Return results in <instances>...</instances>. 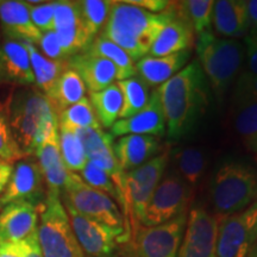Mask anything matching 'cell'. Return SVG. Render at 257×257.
<instances>
[{
  "mask_svg": "<svg viewBox=\"0 0 257 257\" xmlns=\"http://www.w3.org/2000/svg\"><path fill=\"white\" fill-rule=\"evenodd\" d=\"M157 89L166 118L167 136L172 141L181 140L191 133L206 108V76L194 60Z\"/></svg>",
  "mask_w": 257,
  "mask_h": 257,
  "instance_id": "obj_1",
  "label": "cell"
},
{
  "mask_svg": "<svg viewBox=\"0 0 257 257\" xmlns=\"http://www.w3.org/2000/svg\"><path fill=\"white\" fill-rule=\"evenodd\" d=\"M173 17L170 3L162 14H152L124 0L112 2L100 36L120 47L134 61H140L149 54L161 30Z\"/></svg>",
  "mask_w": 257,
  "mask_h": 257,
  "instance_id": "obj_2",
  "label": "cell"
},
{
  "mask_svg": "<svg viewBox=\"0 0 257 257\" xmlns=\"http://www.w3.org/2000/svg\"><path fill=\"white\" fill-rule=\"evenodd\" d=\"M12 134L25 156H35L38 147L59 128V118L43 93L35 88L16 89L9 101Z\"/></svg>",
  "mask_w": 257,
  "mask_h": 257,
  "instance_id": "obj_3",
  "label": "cell"
},
{
  "mask_svg": "<svg viewBox=\"0 0 257 257\" xmlns=\"http://www.w3.org/2000/svg\"><path fill=\"white\" fill-rule=\"evenodd\" d=\"M198 62L210 81L218 98H221L229 86L238 78L245 49L240 42L220 38L205 31L198 35L195 42Z\"/></svg>",
  "mask_w": 257,
  "mask_h": 257,
  "instance_id": "obj_4",
  "label": "cell"
},
{
  "mask_svg": "<svg viewBox=\"0 0 257 257\" xmlns=\"http://www.w3.org/2000/svg\"><path fill=\"white\" fill-rule=\"evenodd\" d=\"M218 217L238 213L257 201V172L240 163H226L214 175L208 192Z\"/></svg>",
  "mask_w": 257,
  "mask_h": 257,
  "instance_id": "obj_5",
  "label": "cell"
},
{
  "mask_svg": "<svg viewBox=\"0 0 257 257\" xmlns=\"http://www.w3.org/2000/svg\"><path fill=\"white\" fill-rule=\"evenodd\" d=\"M169 160L170 150L166 149L144 165L124 174L119 208L126 224L128 238H131L135 229L141 225L144 208L162 180Z\"/></svg>",
  "mask_w": 257,
  "mask_h": 257,
  "instance_id": "obj_6",
  "label": "cell"
},
{
  "mask_svg": "<svg viewBox=\"0 0 257 257\" xmlns=\"http://www.w3.org/2000/svg\"><path fill=\"white\" fill-rule=\"evenodd\" d=\"M37 233L43 257H85L70 225L61 193L47 189Z\"/></svg>",
  "mask_w": 257,
  "mask_h": 257,
  "instance_id": "obj_7",
  "label": "cell"
},
{
  "mask_svg": "<svg viewBox=\"0 0 257 257\" xmlns=\"http://www.w3.org/2000/svg\"><path fill=\"white\" fill-rule=\"evenodd\" d=\"M61 199L82 216L126 232L124 216L117 202L106 193L85 184L75 173H72L66 187L61 191Z\"/></svg>",
  "mask_w": 257,
  "mask_h": 257,
  "instance_id": "obj_8",
  "label": "cell"
},
{
  "mask_svg": "<svg viewBox=\"0 0 257 257\" xmlns=\"http://www.w3.org/2000/svg\"><path fill=\"white\" fill-rule=\"evenodd\" d=\"M256 243L257 201L238 213L218 217V257H248Z\"/></svg>",
  "mask_w": 257,
  "mask_h": 257,
  "instance_id": "obj_9",
  "label": "cell"
},
{
  "mask_svg": "<svg viewBox=\"0 0 257 257\" xmlns=\"http://www.w3.org/2000/svg\"><path fill=\"white\" fill-rule=\"evenodd\" d=\"M193 191L175 173L160 181L143 211L141 225L155 226L187 213Z\"/></svg>",
  "mask_w": 257,
  "mask_h": 257,
  "instance_id": "obj_10",
  "label": "cell"
},
{
  "mask_svg": "<svg viewBox=\"0 0 257 257\" xmlns=\"http://www.w3.org/2000/svg\"><path fill=\"white\" fill-rule=\"evenodd\" d=\"M187 223V213L155 225H138L130 242L138 257H178Z\"/></svg>",
  "mask_w": 257,
  "mask_h": 257,
  "instance_id": "obj_11",
  "label": "cell"
},
{
  "mask_svg": "<svg viewBox=\"0 0 257 257\" xmlns=\"http://www.w3.org/2000/svg\"><path fill=\"white\" fill-rule=\"evenodd\" d=\"M85 257H112L120 244L130 240L123 229H114L82 216L63 204Z\"/></svg>",
  "mask_w": 257,
  "mask_h": 257,
  "instance_id": "obj_12",
  "label": "cell"
},
{
  "mask_svg": "<svg viewBox=\"0 0 257 257\" xmlns=\"http://www.w3.org/2000/svg\"><path fill=\"white\" fill-rule=\"evenodd\" d=\"M218 217L205 208H192L178 257H218Z\"/></svg>",
  "mask_w": 257,
  "mask_h": 257,
  "instance_id": "obj_13",
  "label": "cell"
},
{
  "mask_svg": "<svg viewBox=\"0 0 257 257\" xmlns=\"http://www.w3.org/2000/svg\"><path fill=\"white\" fill-rule=\"evenodd\" d=\"M46 195L47 186L40 165L35 156H27L14 165L8 187L0 197V208L18 200L31 201L40 207Z\"/></svg>",
  "mask_w": 257,
  "mask_h": 257,
  "instance_id": "obj_14",
  "label": "cell"
},
{
  "mask_svg": "<svg viewBox=\"0 0 257 257\" xmlns=\"http://www.w3.org/2000/svg\"><path fill=\"white\" fill-rule=\"evenodd\" d=\"M81 141L86 157L88 162L104 170L111 176L119 192L120 202V188L123 185L125 173L120 169L113 152V137L110 133H106L104 128H81L76 131ZM119 206V204H118Z\"/></svg>",
  "mask_w": 257,
  "mask_h": 257,
  "instance_id": "obj_15",
  "label": "cell"
},
{
  "mask_svg": "<svg viewBox=\"0 0 257 257\" xmlns=\"http://www.w3.org/2000/svg\"><path fill=\"white\" fill-rule=\"evenodd\" d=\"M166 131V118L157 88L150 93L149 101L142 110L126 119H118L110 127V134L113 138L126 135L162 137Z\"/></svg>",
  "mask_w": 257,
  "mask_h": 257,
  "instance_id": "obj_16",
  "label": "cell"
},
{
  "mask_svg": "<svg viewBox=\"0 0 257 257\" xmlns=\"http://www.w3.org/2000/svg\"><path fill=\"white\" fill-rule=\"evenodd\" d=\"M40 207L18 200L0 208V244L18 243L37 231Z\"/></svg>",
  "mask_w": 257,
  "mask_h": 257,
  "instance_id": "obj_17",
  "label": "cell"
},
{
  "mask_svg": "<svg viewBox=\"0 0 257 257\" xmlns=\"http://www.w3.org/2000/svg\"><path fill=\"white\" fill-rule=\"evenodd\" d=\"M0 81L18 87H30L35 83L30 53L23 42L5 38L0 44Z\"/></svg>",
  "mask_w": 257,
  "mask_h": 257,
  "instance_id": "obj_18",
  "label": "cell"
},
{
  "mask_svg": "<svg viewBox=\"0 0 257 257\" xmlns=\"http://www.w3.org/2000/svg\"><path fill=\"white\" fill-rule=\"evenodd\" d=\"M0 27L5 37L23 43L37 44L42 32L32 23L25 2H0Z\"/></svg>",
  "mask_w": 257,
  "mask_h": 257,
  "instance_id": "obj_19",
  "label": "cell"
},
{
  "mask_svg": "<svg viewBox=\"0 0 257 257\" xmlns=\"http://www.w3.org/2000/svg\"><path fill=\"white\" fill-rule=\"evenodd\" d=\"M68 64L79 74L89 93L108 87L117 79V68L111 61L87 50L70 57Z\"/></svg>",
  "mask_w": 257,
  "mask_h": 257,
  "instance_id": "obj_20",
  "label": "cell"
},
{
  "mask_svg": "<svg viewBox=\"0 0 257 257\" xmlns=\"http://www.w3.org/2000/svg\"><path fill=\"white\" fill-rule=\"evenodd\" d=\"M41 172L43 174L47 189L60 192L66 187L69 181L72 172L64 166V162L60 152L59 128L53 131L47 140L38 147L35 154Z\"/></svg>",
  "mask_w": 257,
  "mask_h": 257,
  "instance_id": "obj_21",
  "label": "cell"
},
{
  "mask_svg": "<svg viewBox=\"0 0 257 257\" xmlns=\"http://www.w3.org/2000/svg\"><path fill=\"white\" fill-rule=\"evenodd\" d=\"M160 141L154 136L126 135L113 143L114 156L124 173L141 167L160 152Z\"/></svg>",
  "mask_w": 257,
  "mask_h": 257,
  "instance_id": "obj_22",
  "label": "cell"
},
{
  "mask_svg": "<svg viewBox=\"0 0 257 257\" xmlns=\"http://www.w3.org/2000/svg\"><path fill=\"white\" fill-rule=\"evenodd\" d=\"M212 25L220 36L231 40L245 37L250 30L246 2L244 0L214 2Z\"/></svg>",
  "mask_w": 257,
  "mask_h": 257,
  "instance_id": "obj_23",
  "label": "cell"
},
{
  "mask_svg": "<svg viewBox=\"0 0 257 257\" xmlns=\"http://www.w3.org/2000/svg\"><path fill=\"white\" fill-rule=\"evenodd\" d=\"M191 50L180 51L168 56H144L136 63V74L149 87L162 85L187 66Z\"/></svg>",
  "mask_w": 257,
  "mask_h": 257,
  "instance_id": "obj_24",
  "label": "cell"
},
{
  "mask_svg": "<svg viewBox=\"0 0 257 257\" xmlns=\"http://www.w3.org/2000/svg\"><path fill=\"white\" fill-rule=\"evenodd\" d=\"M193 42L194 31L192 27L174 14V17L163 27L159 36L156 37L149 54L154 57L168 56L180 51L189 50V48L193 46Z\"/></svg>",
  "mask_w": 257,
  "mask_h": 257,
  "instance_id": "obj_25",
  "label": "cell"
},
{
  "mask_svg": "<svg viewBox=\"0 0 257 257\" xmlns=\"http://www.w3.org/2000/svg\"><path fill=\"white\" fill-rule=\"evenodd\" d=\"M86 92H87V88L82 79L75 70L68 67L57 80L55 87L47 98L53 110L59 115L69 106L76 104L85 98Z\"/></svg>",
  "mask_w": 257,
  "mask_h": 257,
  "instance_id": "obj_26",
  "label": "cell"
},
{
  "mask_svg": "<svg viewBox=\"0 0 257 257\" xmlns=\"http://www.w3.org/2000/svg\"><path fill=\"white\" fill-rule=\"evenodd\" d=\"M27 44L29 53H30L31 67L35 76V83L40 92L48 96L55 87L57 80L62 75L64 70L69 67L68 60L54 61L47 59L40 50L35 47V44Z\"/></svg>",
  "mask_w": 257,
  "mask_h": 257,
  "instance_id": "obj_27",
  "label": "cell"
},
{
  "mask_svg": "<svg viewBox=\"0 0 257 257\" xmlns=\"http://www.w3.org/2000/svg\"><path fill=\"white\" fill-rule=\"evenodd\" d=\"M172 159L174 161L175 174L192 191L195 187H198L207 166L205 154L197 148L188 147L176 150L172 155Z\"/></svg>",
  "mask_w": 257,
  "mask_h": 257,
  "instance_id": "obj_28",
  "label": "cell"
},
{
  "mask_svg": "<svg viewBox=\"0 0 257 257\" xmlns=\"http://www.w3.org/2000/svg\"><path fill=\"white\" fill-rule=\"evenodd\" d=\"M89 101L101 127H111L119 119L123 95L117 83H112L99 92L89 93Z\"/></svg>",
  "mask_w": 257,
  "mask_h": 257,
  "instance_id": "obj_29",
  "label": "cell"
},
{
  "mask_svg": "<svg viewBox=\"0 0 257 257\" xmlns=\"http://www.w3.org/2000/svg\"><path fill=\"white\" fill-rule=\"evenodd\" d=\"M174 14L191 25L195 34L211 31L214 2L212 0H185L170 3Z\"/></svg>",
  "mask_w": 257,
  "mask_h": 257,
  "instance_id": "obj_30",
  "label": "cell"
},
{
  "mask_svg": "<svg viewBox=\"0 0 257 257\" xmlns=\"http://www.w3.org/2000/svg\"><path fill=\"white\" fill-rule=\"evenodd\" d=\"M94 55L101 56L104 59L111 61L117 68V80H126L136 75V67L134 64V60L127 55L117 44L112 43L111 41L106 40L101 36H96L92 44L86 49Z\"/></svg>",
  "mask_w": 257,
  "mask_h": 257,
  "instance_id": "obj_31",
  "label": "cell"
},
{
  "mask_svg": "<svg viewBox=\"0 0 257 257\" xmlns=\"http://www.w3.org/2000/svg\"><path fill=\"white\" fill-rule=\"evenodd\" d=\"M117 85L123 95V106H121L119 119H126L131 115L136 114L149 101V86L140 76L121 80L117 82Z\"/></svg>",
  "mask_w": 257,
  "mask_h": 257,
  "instance_id": "obj_32",
  "label": "cell"
},
{
  "mask_svg": "<svg viewBox=\"0 0 257 257\" xmlns=\"http://www.w3.org/2000/svg\"><path fill=\"white\" fill-rule=\"evenodd\" d=\"M57 118H59V127L68 128V130L72 131H78L81 130V128L88 127H101L87 96H85L79 102L69 106L68 108L61 112L57 115Z\"/></svg>",
  "mask_w": 257,
  "mask_h": 257,
  "instance_id": "obj_33",
  "label": "cell"
},
{
  "mask_svg": "<svg viewBox=\"0 0 257 257\" xmlns=\"http://www.w3.org/2000/svg\"><path fill=\"white\" fill-rule=\"evenodd\" d=\"M78 4L83 30L92 44V42L96 38V35L102 30L106 21H107L112 2L82 0V2H78Z\"/></svg>",
  "mask_w": 257,
  "mask_h": 257,
  "instance_id": "obj_34",
  "label": "cell"
},
{
  "mask_svg": "<svg viewBox=\"0 0 257 257\" xmlns=\"http://www.w3.org/2000/svg\"><path fill=\"white\" fill-rule=\"evenodd\" d=\"M60 152L66 168L72 173H80L87 165L85 149L76 131L59 127Z\"/></svg>",
  "mask_w": 257,
  "mask_h": 257,
  "instance_id": "obj_35",
  "label": "cell"
},
{
  "mask_svg": "<svg viewBox=\"0 0 257 257\" xmlns=\"http://www.w3.org/2000/svg\"><path fill=\"white\" fill-rule=\"evenodd\" d=\"M236 102L234 127L246 142L257 136V99H243Z\"/></svg>",
  "mask_w": 257,
  "mask_h": 257,
  "instance_id": "obj_36",
  "label": "cell"
},
{
  "mask_svg": "<svg viewBox=\"0 0 257 257\" xmlns=\"http://www.w3.org/2000/svg\"><path fill=\"white\" fill-rule=\"evenodd\" d=\"M27 157L16 142L9 120L8 106L0 104V160L14 163Z\"/></svg>",
  "mask_w": 257,
  "mask_h": 257,
  "instance_id": "obj_37",
  "label": "cell"
},
{
  "mask_svg": "<svg viewBox=\"0 0 257 257\" xmlns=\"http://www.w3.org/2000/svg\"><path fill=\"white\" fill-rule=\"evenodd\" d=\"M80 178L83 180L85 184L98 189V191L106 193L114 201H117V204H119V192H118L117 186H115L113 180L111 179V176L99 167H96L91 162H87L85 168L80 172Z\"/></svg>",
  "mask_w": 257,
  "mask_h": 257,
  "instance_id": "obj_38",
  "label": "cell"
},
{
  "mask_svg": "<svg viewBox=\"0 0 257 257\" xmlns=\"http://www.w3.org/2000/svg\"><path fill=\"white\" fill-rule=\"evenodd\" d=\"M27 5L32 23L42 34L48 31H54V9H55V2L42 3L40 5H31L27 3Z\"/></svg>",
  "mask_w": 257,
  "mask_h": 257,
  "instance_id": "obj_39",
  "label": "cell"
},
{
  "mask_svg": "<svg viewBox=\"0 0 257 257\" xmlns=\"http://www.w3.org/2000/svg\"><path fill=\"white\" fill-rule=\"evenodd\" d=\"M38 47H40L41 53L43 54L47 59L54 61H66L68 60L64 55L62 48L57 38L55 31H48L42 34V37L38 42Z\"/></svg>",
  "mask_w": 257,
  "mask_h": 257,
  "instance_id": "obj_40",
  "label": "cell"
},
{
  "mask_svg": "<svg viewBox=\"0 0 257 257\" xmlns=\"http://www.w3.org/2000/svg\"><path fill=\"white\" fill-rule=\"evenodd\" d=\"M234 98L236 100L257 99V74L250 72L239 74L234 87Z\"/></svg>",
  "mask_w": 257,
  "mask_h": 257,
  "instance_id": "obj_41",
  "label": "cell"
},
{
  "mask_svg": "<svg viewBox=\"0 0 257 257\" xmlns=\"http://www.w3.org/2000/svg\"><path fill=\"white\" fill-rule=\"evenodd\" d=\"M244 43L250 73L257 74V29H251L248 32L244 37Z\"/></svg>",
  "mask_w": 257,
  "mask_h": 257,
  "instance_id": "obj_42",
  "label": "cell"
},
{
  "mask_svg": "<svg viewBox=\"0 0 257 257\" xmlns=\"http://www.w3.org/2000/svg\"><path fill=\"white\" fill-rule=\"evenodd\" d=\"M124 2L152 12V14H162L168 9L170 3L166 0H124Z\"/></svg>",
  "mask_w": 257,
  "mask_h": 257,
  "instance_id": "obj_43",
  "label": "cell"
},
{
  "mask_svg": "<svg viewBox=\"0 0 257 257\" xmlns=\"http://www.w3.org/2000/svg\"><path fill=\"white\" fill-rule=\"evenodd\" d=\"M22 245H23L24 257H43L40 242H38L37 231H35L34 233L30 234L28 238L22 240Z\"/></svg>",
  "mask_w": 257,
  "mask_h": 257,
  "instance_id": "obj_44",
  "label": "cell"
},
{
  "mask_svg": "<svg viewBox=\"0 0 257 257\" xmlns=\"http://www.w3.org/2000/svg\"><path fill=\"white\" fill-rule=\"evenodd\" d=\"M0 257H24L22 242L0 244Z\"/></svg>",
  "mask_w": 257,
  "mask_h": 257,
  "instance_id": "obj_45",
  "label": "cell"
},
{
  "mask_svg": "<svg viewBox=\"0 0 257 257\" xmlns=\"http://www.w3.org/2000/svg\"><path fill=\"white\" fill-rule=\"evenodd\" d=\"M12 170H14V165L12 163L0 161V197H2L3 193L5 192L6 187H8Z\"/></svg>",
  "mask_w": 257,
  "mask_h": 257,
  "instance_id": "obj_46",
  "label": "cell"
},
{
  "mask_svg": "<svg viewBox=\"0 0 257 257\" xmlns=\"http://www.w3.org/2000/svg\"><path fill=\"white\" fill-rule=\"evenodd\" d=\"M246 11H248L249 29L250 30L257 29V0H248L246 2Z\"/></svg>",
  "mask_w": 257,
  "mask_h": 257,
  "instance_id": "obj_47",
  "label": "cell"
},
{
  "mask_svg": "<svg viewBox=\"0 0 257 257\" xmlns=\"http://www.w3.org/2000/svg\"><path fill=\"white\" fill-rule=\"evenodd\" d=\"M112 257H138L136 252L134 251L133 246H131L130 242L123 243L118 246L117 251L114 252V255Z\"/></svg>",
  "mask_w": 257,
  "mask_h": 257,
  "instance_id": "obj_48",
  "label": "cell"
},
{
  "mask_svg": "<svg viewBox=\"0 0 257 257\" xmlns=\"http://www.w3.org/2000/svg\"><path fill=\"white\" fill-rule=\"evenodd\" d=\"M245 143H246V147H248L253 154H256L257 155V136L252 137L251 140L246 141Z\"/></svg>",
  "mask_w": 257,
  "mask_h": 257,
  "instance_id": "obj_49",
  "label": "cell"
},
{
  "mask_svg": "<svg viewBox=\"0 0 257 257\" xmlns=\"http://www.w3.org/2000/svg\"><path fill=\"white\" fill-rule=\"evenodd\" d=\"M248 257H257V243H256V245L252 248L251 252L249 253Z\"/></svg>",
  "mask_w": 257,
  "mask_h": 257,
  "instance_id": "obj_50",
  "label": "cell"
},
{
  "mask_svg": "<svg viewBox=\"0 0 257 257\" xmlns=\"http://www.w3.org/2000/svg\"><path fill=\"white\" fill-rule=\"evenodd\" d=\"M0 161H2V160H0Z\"/></svg>",
  "mask_w": 257,
  "mask_h": 257,
  "instance_id": "obj_51",
  "label": "cell"
}]
</instances>
